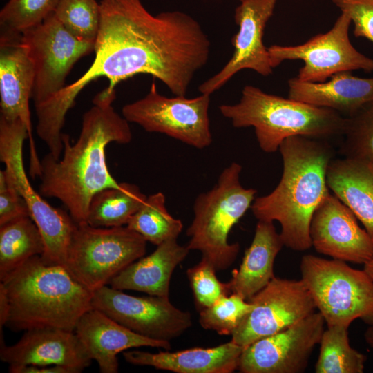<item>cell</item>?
Listing matches in <instances>:
<instances>
[{"mask_svg":"<svg viewBox=\"0 0 373 373\" xmlns=\"http://www.w3.org/2000/svg\"><path fill=\"white\" fill-rule=\"evenodd\" d=\"M100 6L94 61L80 78L52 97V108L66 115L79 92L101 77L108 80V92L122 81L146 74L173 95L185 96L210 54V41L197 20L178 10L153 15L141 0H101Z\"/></svg>","mask_w":373,"mask_h":373,"instance_id":"1","label":"cell"},{"mask_svg":"<svg viewBox=\"0 0 373 373\" xmlns=\"http://www.w3.org/2000/svg\"><path fill=\"white\" fill-rule=\"evenodd\" d=\"M116 92L104 90L83 115L77 140L71 144L63 133L62 157L49 153L40 160L39 193L59 200L76 223L86 222L93 196L120 183L109 172L105 151L108 144H128L132 140L129 122L112 106Z\"/></svg>","mask_w":373,"mask_h":373,"instance_id":"2","label":"cell"},{"mask_svg":"<svg viewBox=\"0 0 373 373\" xmlns=\"http://www.w3.org/2000/svg\"><path fill=\"white\" fill-rule=\"evenodd\" d=\"M279 151L281 179L270 193L256 198L250 209L258 220L278 221L284 245L303 251L312 247L311 220L329 193L327 171L334 152L326 142L300 135L285 139Z\"/></svg>","mask_w":373,"mask_h":373,"instance_id":"3","label":"cell"},{"mask_svg":"<svg viewBox=\"0 0 373 373\" xmlns=\"http://www.w3.org/2000/svg\"><path fill=\"white\" fill-rule=\"evenodd\" d=\"M3 283L10 310L6 326L15 331L57 328L74 331L92 307L93 291L63 266L48 265L35 256Z\"/></svg>","mask_w":373,"mask_h":373,"instance_id":"4","label":"cell"},{"mask_svg":"<svg viewBox=\"0 0 373 373\" xmlns=\"http://www.w3.org/2000/svg\"><path fill=\"white\" fill-rule=\"evenodd\" d=\"M236 128L253 127L260 148L271 153L292 136L323 139L343 135L347 117L337 111L245 86L239 102L219 106Z\"/></svg>","mask_w":373,"mask_h":373,"instance_id":"5","label":"cell"},{"mask_svg":"<svg viewBox=\"0 0 373 373\" xmlns=\"http://www.w3.org/2000/svg\"><path fill=\"white\" fill-rule=\"evenodd\" d=\"M241 171L242 166L232 162L222 170L213 187L194 201L186 246L199 251L216 271L227 269L236 259L240 245L229 242V233L256 198V189L241 184Z\"/></svg>","mask_w":373,"mask_h":373,"instance_id":"6","label":"cell"},{"mask_svg":"<svg viewBox=\"0 0 373 373\" xmlns=\"http://www.w3.org/2000/svg\"><path fill=\"white\" fill-rule=\"evenodd\" d=\"M301 279L327 327H350L356 319L373 324V281L346 262L312 254L302 257Z\"/></svg>","mask_w":373,"mask_h":373,"instance_id":"7","label":"cell"},{"mask_svg":"<svg viewBox=\"0 0 373 373\" xmlns=\"http://www.w3.org/2000/svg\"><path fill=\"white\" fill-rule=\"evenodd\" d=\"M28 138V131L21 120L0 117V160L5 164L6 180L24 199L30 217L41 232L45 245L40 256L43 261L65 267L77 223L65 211L49 204L32 186L23 160V143Z\"/></svg>","mask_w":373,"mask_h":373,"instance_id":"8","label":"cell"},{"mask_svg":"<svg viewBox=\"0 0 373 373\" xmlns=\"http://www.w3.org/2000/svg\"><path fill=\"white\" fill-rule=\"evenodd\" d=\"M147 241L126 226L95 227L77 223L68 249L66 269L93 292L110 283L144 256Z\"/></svg>","mask_w":373,"mask_h":373,"instance_id":"9","label":"cell"},{"mask_svg":"<svg viewBox=\"0 0 373 373\" xmlns=\"http://www.w3.org/2000/svg\"><path fill=\"white\" fill-rule=\"evenodd\" d=\"M210 95L186 98L168 97L157 91L152 82L149 93L142 98L124 105L122 116L146 131L160 133L197 149L212 142L209 108Z\"/></svg>","mask_w":373,"mask_h":373,"instance_id":"10","label":"cell"},{"mask_svg":"<svg viewBox=\"0 0 373 373\" xmlns=\"http://www.w3.org/2000/svg\"><path fill=\"white\" fill-rule=\"evenodd\" d=\"M35 68L32 99L38 107L59 93L74 64L95 50V43L71 34L53 12L21 35Z\"/></svg>","mask_w":373,"mask_h":373,"instance_id":"11","label":"cell"},{"mask_svg":"<svg viewBox=\"0 0 373 373\" xmlns=\"http://www.w3.org/2000/svg\"><path fill=\"white\" fill-rule=\"evenodd\" d=\"M352 21L341 12L332 28L296 46L267 48L274 68L285 60H301L304 65L296 77L307 82H323L342 72L373 71V59L358 51L349 37Z\"/></svg>","mask_w":373,"mask_h":373,"instance_id":"12","label":"cell"},{"mask_svg":"<svg viewBox=\"0 0 373 373\" xmlns=\"http://www.w3.org/2000/svg\"><path fill=\"white\" fill-rule=\"evenodd\" d=\"M91 304L133 332L157 341L170 342L192 326L191 314L169 298L135 296L105 285L93 291Z\"/></svg>","mask_w":373,"mask_h":373,"instance_id":"13","label":"cell"},{"mask_svg":"<svg viewBox=\"0 0 373 373\" xmlns=\"http://www.w3.org/2000/svg\"><path fill=\"white\" fill-rule=\"evenodd\" d=\"M249 302L253 308L233 333L231 340L244 348L288 328L316 309L302 279L275 276Z\"/></svg>","mask_w":373,"mask_h":373,"instance_id":"14","label":"cell"},{"mask_svg":"<svg viewBox=\"0 0 373 373\" xmlns=\"http://www.w3.org/2000/svg\"><path fill=\"white\" fill-rule=\"evenodd\" d=\"M325 320L314 312L288 328L245 347L238 370L242 373H300L319 344Z\"/></svg>","mask_w":373,"mask_h":373,"instance_id":"15","label":"cell"},{"mask_svg":"<svg viewBox=\"0 0 373 373\" xmlns=\"http://www.w3.org/2000/svg\"><path fill=\"white\" fill-rule=\"evenodd\" d=\"M239 1L240 3L234 14L238 31L232 39L233 54L218 73L200 85L198 89L201 94L210 95L244 69L254 70L262 76H269L273 73L263 35L277 0Z\"/></svg>","mask_w":373,"mask_h":373,"instance_id":"16","label":"cell"},{"mask_svg":"<svg viewBox=\"0 0 373 373\" xmlns=\"http://www.w3.org/2000/svg\"><path fill=\"white\" fill-rule=\"evenodd\" d=\"M357 220L344 203L329 193L312 216V246L333 259L365 265L373 257V238Z\"/></svg>","mask_w":373,"mask_h":373,"instance_id":"17","label":"cell"},{"mask_svg":"<svg viewBox=\"0 0 373 373\" xmlns=\"http://www.w3.org/2000/svg\"><path fill=\"white\" fill-rule=\"evenodd\" d=\"M35 82V68L21 36L0 37V117L20 119L27 127L30 144V175H40V160L32 137L29 100Z\"/></svg>","mask_w":373,"mask_h":373,"instance_id":"18","label":"cell"},{"mask_svg":"<svg viewBox=\"0 0 373 373\" xmlns=\"http://www.w3.org/2000/svg\"><path fill=\"white\" fill-rule=\"evenodd\" d=\"M0 359L8 367L58 365L79 372L93 361L74 331L57 328L25 331L15 344L1 347Z\"/></svg>","mask_w":373,"mask_h":373,"instance_id":"19","label":"cell"},{"mask_svg":"<svg viewBox=\"0 0 373 373\" xmlns=\"http://www.w3.org/2000/svg\"><path fill=\"white\" fill-rule=\"evenodd\" d=\"M88 355L95 360L102 373H116L117 355L126 350L140 347L171 349V343L140 335L91 307L78 321L74 330Z\"/></svg>","mask_w":373,"mask_h":373,"instance_id":"20","label":"cell"},{"mask_svg":"<svg viewBox=\"0 0 373 373\" xmlns=\"http://www.w3.org/2000/svg\"><path fill=\"white\" fill-rule=\"evenodd\" d=\"M243 349L230 341L213 347H194L173 352L131 350L124 352L123 356L135 365L151 366L176 373H231L238 370Z\"/></svg>","mask_w":373,"mask_h":373,"instance_id":"21","label":"cell"},{"mask_svg":"<svg viewBox=\"0 0 373 373\" xmlns=\"http://www.w3.org/2000/svg\"><path fill=\"white\" fill-rule=\"evenodd\" d=\"M288 97L347 117L373 101V77H356L349 71L337 73L323 82H307L294 77L288 80Z\"/></svg>","mask_w":373,"mask_h":373,"instance_id":"22","label":"cell"},{"mask_svg":"<svg viewBox=\"0 0 373 373\" xmlns=\"http://www.w3.org/2000/svg\"><path fill=\"white\" fill-rule=\"evenodd\" d=\"M189 251L187 246L179 245L177 239L166 240L157 245L151 254L141 257L124 268L109 285L117 289L169 298L172 274Z\"/></svg>","mask_w":373,"mask_h":373,"instance_id":"23","label":"cell"},{"mask_svg":"<svg viewBox=\"0 0 373 373\" xmlns=\"http://www.w3.org/2000/svg\"><path fill=\"white\" fill-rule=\"evenodd\" d=\"M283 246L274 222L258 220L253 240L242 263L227 283L229 294H236L249 301L275 277V259Z\"/></svg>","mask_w":373,"mask_h":373,"instance_id":"24","label":"cell"},{"mask_svg":"<svg viewBox=\"0 0 373 373\" xmlns=\"http://www.w3.org/2000/svg\"><path fill=\"white\" fill-rule=\"evenodd\" d=\"M329 189L363 224L373 238V166L344 157L333 159L327 171Z\"/></svg>","mask_w":373,"mask_h":373,"instance_id":"25","label":"cell"},{"mask_svg":"<svg viewBox=\"0 0 373 373\" xmlns=\"http://www.w3.org/2000/svg\"><path fill=\"white\" fill-rule=\"evenodd\" d=\"M45 249L41 232L30 216L0 225V280Z\"/></svg>","mask_w":373,"mask_h":373,"instance_id":"26","label":"cell"},{"mask_svg":"<svg viewBox=\"0 0 373 373\" xmlns=\"http://www.w3.org/2000/svg\"><path fill=\"white\" fill-rule=\"evenodd\" d=\"M146 198L132 183L120 182L118 187L104 189L93 196L86 222L95 227L126 226Z\"/></svg>","mask_w":373,"mask_h":373,"instance_id":"27","label":"cell"},{"mask_svg":"<svg viewBox=\"0 0 373 373\" xmlns=\"http://www.w3.org/2000/svg\"><path fill=\"white\" fill-rule=\"evenodd\" d=\"M349 327L344 325L327 327L319 343L320 351L316 373H362L367 357L351 347Z\"/></svg>","mask_w":373,"mask_h":373,"instance_id":"28","label":"cell"},{"mask_svg":"<svg viewBox=\"0 0 373 373\" xmlns=\"http://www.w3.org/2000/svg\"><path fill=\"white\" fill-rule=\"evenodd\" d=\"M126 226L155 245L177 239L183 229L182 221L167 211L166 198L162 192L147 196Z\"/></svg>","mask_w":373,"mask_h":373,"instance_id":"29","label":"cell"},{"mask_svg":"<svg viewBox=\"0 0 373 373\" xmlns=\"http://www.w3.org/2000/svg\"><path fill=\"white\" fill-rule=\"evenodd\" d=\"M75 37L95 43L101 23V6L96 0H59L53 12Z\"/></svg>","mask_w":373,"mask_h":373,"instance_id":"30","label":"cell"},{"mask_svg":"<svg viewBox=\"0 0 373 373\" xmlns=\"http://www.w3.org/2000/svg\"><path fill=\"white\" fill-rule=\"evenodd\" d=\"M59 0H9L0 12L1 36H21L52 13Z\"/></svg>","mask_w":373,"mask_h":373,"instance_id":"31","label":"cell"},{"mask_svg":"<svg viewBox=\"0 0 373 373\" xmlns=\"http://www.w3.org/2000/svg\"><path fill=\"white\" fill-rule=\"evenodd\" d=\"M253 305L236 294L223 295L200 312L199 323L205 329L220 335H232Z\"/></svg>","mask_w":373,"mask_h":373,"instance_id":"32","label":"cell"},{"mask_svg":"<svg viewBox=\"0 0 373 373\" xmlns=\"http://www.w3.org/2000/svg\"><path fill=\"white\" fill-rule=\"evenodd\" d=\"M343 136L344 157L373 163V101L347 117Z\"/></svg>","mask_w":373,"mask_h":373,"instance_id":"33","label":"cell"},{"mask_svg":"<svg viewBox=\"0 0 373 373\" xmlns=\"http://www.w3.org/2000/svg\"><path fill=\"white\" fill-rule=\"evenodd\" d=\"M216 272L213 265L202 258L198 264L186 270L199 311L211 306L222 296L230 294L227 283L220 282Z\"/></svg>","mask_w":373,"mask_h":373,"instance_id":"34","label":"cell"},{"mask_svg":"<svg viewBox=\"0 0 373 373\" xmlns=\"http://www.w3.org/2000/svg\"><path fill=\"white\" fill-rule=\"evenodd\" d=\"M341 12L354 23L356 37L366 38L373 43V0H332Z\"/></svg>","mask_w":373,"mask_h":373,"instance_id":"35","label":"cell"},{"mask_svg":"<svg viewBox=\"0 0 373 373\" xmlns=\"http://www.w3.org/2000/svg\"><path fill=\"white\" fill-rule=\"evenodd\" d=\"M30 216L27 204L18 191L0 171V225L14 219Z\"/></svg>","mask_w":373,"mask_h":373,"instance_id":"36","label":"cell"},{"mask_svg":"<svg viewBox=\"0 0 373 373\" xmlns=\"http://www.w3.org/2000/svg\"><path fill=\"white\" fill-rule=\"evenodd\" d=\"M8 370L10 373H79L75 368L58 365H28L19 367H8Z\"/></svg>","mask_w":373,"mask_h":373,"instance_id":"37","label":"cell"},{"mask_svg":"<svg viewBox=\"0 0 373 373\" xmlns=\"http://www.w3.org/2000/svg\"><path fill=\"white\" fill-rule=\"evenodd\" d=\"M10 305L6 289L2 283H0V336H2V328L6 326L9 315Z\"/></svg>","mask_w":373,"mask_h":373,"instance_id":"38","label":"cell"},{"mask_svg":"<svg viewBox=\"0 0 373 373\" xmlns=\"http://www.w3.org/2000/svg\"><path fill=\"white\" fill-rule=\"evenodd\" d=\"M364 338L366 343L373 348V324L370 325L365 330Z\"/></svg>","mask_w":373,"mask_h":373,"instance_id":"39","label":"cell"},{"mask_svg":"<svg viewBox=\"0 0 373 373\" xmlns=\"http://www.w3.org/2000/svg\"><path fill=\"white\" fill-rule=\"evenodd\" d=\"M363 265V269L373 281V257Z\"/></svg>","mask_w":373,"mask_h":373,"instance_id":"40","label":"cell"},{"mask_svg":"<svg viewBox=\"0 0 373 373\" xmlns=\"http://www.w3.org/2000/svg\"><path fill=\"white\" fill-rule=\"evenodd\" d=\"M371 164H372V166H373V163H371Z\"/></svg>","mask_w":373,"mask_h":373,"instance_id":"41","label":"cell"}]
</instances>
